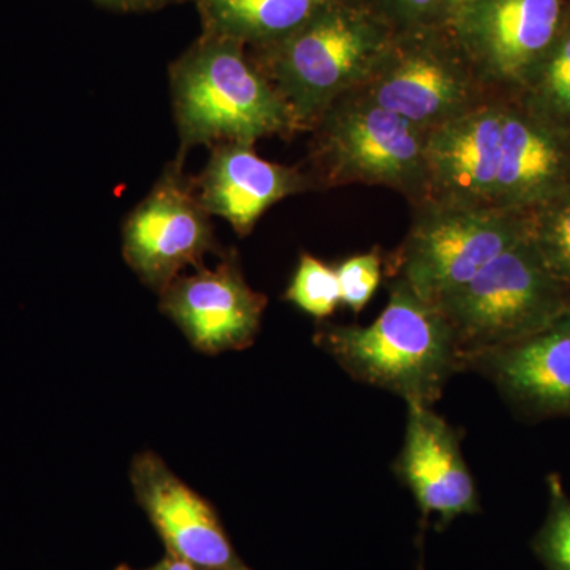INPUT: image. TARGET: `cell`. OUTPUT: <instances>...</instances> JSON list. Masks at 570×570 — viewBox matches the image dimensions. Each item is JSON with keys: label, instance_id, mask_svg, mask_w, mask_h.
<instances>
[{"label": "cell", "instance_id": "cell-1", "mask_svg": "<svg viewBox=\"0 0 570 570\" xmlns=\"http://www.w3.org/2000/svg\"><path fill=\"white\" fill-rule=\"evenodd\" d=\"M316 343L354 377L407 403L433 406L461 355L449 322L404 281L390 277L389 302L373 324L325 325Z\"/></svg>", "mask_w": 570, "mask_h": 570}, {"label": "cell", "instance_id": "cell-2", "mask_svg": "<svg viewBox=\"0 0 570 570\" xmlns=\"http://www.w3.org/2000/svg\"><path fill=\"white\" fill-rule=\"evenodd\" d=\"M171 91L184 149L296 132L283 97L236 40L212 36L187 52L171 70Z\"/></svg>", "mask_w": 570, "mask_h": 570}, {"label": "cell", "instance_id": "cell-3", "mask_svg": "<svg viewBox=\"0 0 570 570\" xmlns=\"http://www.w3.org/2000/svg\"><path fill=\"white\" fill-rule=\"evenodd\" d=\"M433 305L449 322L461 366L466 367L474 356L509 346L553 324L570 309V292L551 275L528 234Z\"/></svg>", "mask_w": 570, "mask_h": 570}, {"label": "cell", "instance_id": "cell-4", "mask_svg": "<svg viewBox=\"0 0 570 570\" xmlns=\"http://www.w3.org/2000/svg\"><path fill=\"white\" fill-rule=\"evenodd\" d=\"M389 43L387 33L370 17L333 2L272 45L262 71L283 97L296 130L314 129L333 104L365 85Z\"/></svg>", "mask_w": 570, "mask_h": 570}, {"label": "cell", "instance_id": "cell-5", "mask_svg": "<svg viewBox=\"0 0 570 570\" xmlns=\"http://www.w3.org/2000/svg\"><path fill=\"white\" fill-rule=\"evenodd\" d=\"M314 130V165L326 186H385L412 205L425 200L426 130L360 89L333 104Z\"/></svg>", "mask_w": 570, "mask_h": 570}, {"label": "cell", "instance_id": "cell-6", "mask_svg": "<svg viewBox=\"0 0 570 570\" xmlns=\"http://www.w3.org/2000/svg\"><path fill=\"white\" fill-rule=\"evenodd\" d=\"M414 206V219L389 275L430 303L469 283L530 234L528 213L433 202Z\"/></svg>", "mask_w": 570, "mask_h": 570}, {"label": "cell", "instance_id": "cell-7", "mask_svg": "<svg viewBox=\"0 0 570 570\" xmlns=\"http://www.w3.org/2000/svg\"><path fill=\"white\" fill-rule=\"evenodd\" d=\"M425 29L409 31L412 39L390 40L358 89L430 132L502 94L487 85L455 33L452 41H439L426 36Z\"/></svg>", "mask_w": 570, "mask_h": 570}, {"label": "cell", "instance_id": "cell-8", "mask_svg": "<svg viewBox=\"0 0 570 570\" xmlns=\"http://www.w3.org/2000/svg\"><path fill=\"white\" fill-rule=\"evenodd\" d=\"M569 0H479L452 26L493 91L512 97L560 31Z\"/></svg>", "mask_w": 570, "mask_h": 570}, {"label": "cell", "instance_id": "cell-9", "mask_svg": "<svg viewBox=\"0 0 570 570\" xmlns=\"http://www.w3.org/2000/svg\"><path fill=\"white\" fill-rule=\"evenodd\" d=\"M209 214L181 176H164L127 219L124 257L142 283L163 292L186 266L214 250Z\"/></svg>", "mask_w": 570, "mask_h": 570}, {"label": "cell", "instance_id": "cell-10", "mask_svg": "<svg viewBox=\"0 0 570 570\" xmlns=\"http://www.w3.org/2000/svg\"><path fill=\"white\" fill-rule=\"evenodd\" d=\"M130 480L167 553L204 570H253L236 553L213 505L156 453L135 456Z\"/></svg>", "mask_w": 570, "mask_h": 570}, {"label": "cell", "instance_id": "cell-11", "mask_svg": "<svg viewBox=\"0 0 570 570\" xmlns=\"http://www.w3.org/2000/svg\"><path fill=\"white\" fill-rule=\"evenodd\" d=\"M505 100L508 96L494 97L428 132L423 202L497 208Z\"/></svg>", "mask_w": 570, "mask_h": 570}, {"label": "cell", "instance_id": "cell-12", "mask_svg": "<svg viewBox=\"0 0 570 570\" xmlns=\"http://www.w3.org/2000/svg\"><path fill=\"white\" fill-rule=\"evenodd\" d=\"M163 311L197 351L220 354L249 347L266 298L246 284L235 258L178 277L163 292Z\"/></svg>", "mask_w": 570, "mask_h": 570}, {"label": "cell", "instance_id": "cell-13", "mask_svg": "<svg viewBox=\"0 0 570 570\" xmlns=\"http://www.w3.org/2000/svg\"><path fill=\"white\" fill-rule=\"evenodd\" d=\"M395 472L423 517L436 513L438 530L480 512L474 479L461 452L460 433L431 406L407 403L404 444Z\"/></svg>", "mask_w": 570, "mask_h": 570}, {"label": "cell", "instance_id": "cell-14", "mask_svg": "<svg viewBox=\"0 0 570 570\" xmlns=\"http://www.w3.org/2000/svg\"><path fill=\"white\" fill-rule=\"evenodd\" d=\"M528 419H570V309L534 335L466 363Z\"/></svg>", "mask_w": 570, "mask_h": 570}, {"label": "cell", "instance_id": "cell-15", "mask_svg": "<svg viewBox=\"0 0 570 570\" xmlns=\"http://www.w3.org/2000/svg\"><path fill=\"white\" fill-rule=\"evenodd\" d=\"M311 186L298 168L262 159L253 142L234 141L214 146L197 197L206 213L247 235L273 205Z\"/></svg>", "mask_w": 570, "mask_h": 570}, {"label": "cell", "instance_id": "cell-16", "mask_svg": "<svg viewBox=\"0 0 570 570\" xmlns=\"http://www.w3.org/2000/svg\"><path fill=\"white\" fill-rule=\"evenodd\" d=\"M570 189V135L508 97L502 121L497 208L527 213Z\"/></svg>", "mask_w": 570, "mask_h": 570}, {"label": "cell", "instance_id": "cell-17", "mask_svg": "<svg viewBox=\"0 0 570 570\" xmlns=\"http://www.w3.org/2000/svg\"><path fill=\"white\" fill-rule=\"evenodd\" d=\"M335 0H202L212 36L276 45Z\"/></svg>", "mask_w": 570, "mask_h": 570}, {"label": "cell", "instance_id": "cell-18", "mask_svg": "<svg viewBox=\"0 0 570 570\" xmlns=\"http://www.w3.org/2000/svg\"><path fill=\"white\" fill-rule=\"evenodd\" d=\"M512 99L539 121L570 135V0L553 43Z\"/></svg>", "mask_w": 570, "mask_h": 570}, {"label": "cell", "instance_id": "cell-19", "mask_svg": "<svg viewBox=\"0 0 570 570\" xmlns=\"http://www.w3.org/2000/svg\"><path fill=\"white\" fill-rule=\"evenodd\" d=\"M527 213L532 245L570 292V189Z\"/></svg>", "mask_w": 570, "mask_h": 570}, {"label": "cell", "instance_id": "cell-20", "mask_svg": "<svg viewBox=\"0 0 570 570\" xmlns=\"http://www.w3.org/2000/svg\"><path fill=\"white\" fill-rule=\"evenodd\" d=\"M285 298L309 316L316 318L332 316L341 305L336 268H332L313 255L303 254L292 283L285 291Z\"/></svg>", "mask_w": 570, "mask_h": 570}, {"label": "cell", "instance_id": "cell-21", "mask_svg": "<svg viewBox=\"0 0 570 570\" xmlns=\"http://www.w3.org/2000/svg\"><path fill=\"white\" fill-rule=\"evenodd\" d=\"M549 510L532 539V551L547 570H570V498L558 474L547 478Z\"/></svg>", "mask_w": 570, "mask_h": 570}, {"label": "cell", "instance_id": "cell-22", "mask_svg": "<svg viewBox=\"0 0 570 570\" xmlns=\"http://www.w3.org/2000/svg\"><path fill=\"white\" fill-rule=\"evenodd\" d=\"M382 255L377 250L352 255L336 266L341 305L358 314L365 309L382 283Z\"/></svg>", "mask_w": 570, "mask_h": 570}, {"label": "cell", "instance_id": "cell-23", "mask_svg": "<svg viewBox=\"0 0 570 570\" xmlns=\"http://www.w3.org/2000/svg\"><path fill=\"white\" fill-rule=\"evenodd\" d=\"M389 13L403 22L407 31L441 22V0H385Z\"/></svg>", "mask_w": 570, "mask_h": 570}, {"label": "cell", "instance_id": "cell-24", "mask_svg": "<svg viewBox=\"0 0 570 570\" xmlns=\"http://www.w3.org/2000/svg\"><path fill=\"white\" fill-rule=\"evenodd\" d=\"M479 0H441L442 24L452 28Z\"/></svg>", "mask_w": 570, "mask_h": 570}, {"label": "cell", "instance_id": "cell-25", "mask_svg": "<svg viewBox=\"0 0 570 570\" xmlns=\"http://www.w3.org/2000/svg\"><path fill=\"white\" fill-rule=\"evenodd\" d=\"M115 570H204L197 568V566L190 564V562L181 560V558L174 557V554L165 553L163 560L157 561L151 568L135 569L130 566L121 564Z\"/></svg>", "mask_w": 570, "mask_h": 570}, {"label": "cell", "instance_id": "cell-26", "mask_svg": "<svg viewBox=\"0 0 570 570\" xmlns=\"http://www.w3.org/2000/svg\"><path fill=\"white\" fill-rule=\"evenodd\" d=\"M108 2H137V0H108Z\"/></svg>", "mask_w": 570, "mask_h": 570}]
</instances>
